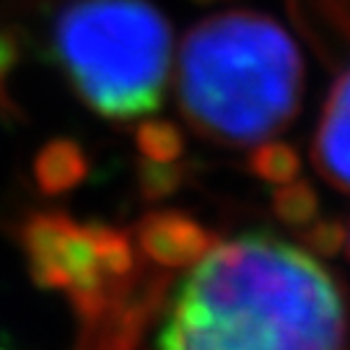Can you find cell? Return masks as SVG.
Returning <instances> with one entry per match:
<instances>
[{
  "label": "cell",
  "mask_w": 350,
  "mask_h": 350,
  "mask_svg": "<svg viewBox=\"0 0 350 350\" xmlns=\"http://www.w3.org/2000/svg\"><path fill=\"white\" fill-rule=\"evenodd\" d=\"M18 65V39L8 29H0V109L13 112L8 96V78Z\"/></svg>",
  "instance_id": "cell-12"
},
{
  "label": "cell",
  "mask_w": 350,
  "mask_h": 350,
  "mask_svg": "<svg viewBox=\"0 0 350 350\" xmlns=\"http://www.w3.org/2000/svg\"><path fill=\"white\" fill-rule=\"evenodd\" d=\"M345 239H348V234H345L338 224H332V221H319V224L306 234V241H309L312 250L319 252V254H332V252H338Z\"/></svg>",
  "instance_id": "cell-13"
},
{
  "label": "cell",
  "mask_w": 350,
  "mask_h": 350,
  "mask_svg": "<svg viewBox=\"0 0 350 350\" xmlns=\"http://www.w3.org/2000/svg\"><path fill=\"white\" fill-rule=\"evenodd\" d=\"M140 159L153 163H176L185 156V133L169 120H146L135 133Z\"/></svg>",
  "instance_id": "cell-8"
},
{
  "label": "cell",
  "mask_w": 350,
  "mask_h": 350,
  "mask_svg": "<svg viewBox=\"0 0 350 350\" xmlns=\"http://www.w3.org/2000/svg\"><path fill=\"white\" fill-rule=\"evenodd\" d=\"M138 179L143 195L148 200H159V198H166V195H172V192H176V189L182 187L185 172L176 163H153L140 159Z\"/></svg>",
  "instance_id": "cell-11"
},
{
  "label": "cell",
  "mask_w": 350,
  "mask_h": 350,
  "mask_svg": "<svg viewBox=\"0 0 350 350\" xmlns=\"http://www.w3.org/2000/svg\"><path fill=\"white\" fill-rule=\"evenodd\" d=\"M0 350H3V348H0Z\"/></svg>",
  "instance_id": "cell-16"
},
{
  "label": "cell",
  "mask_w": 350,
  "mask_h": 350,
  "mask_svg": "<svg viewBox=\"0 0 350 350\" xmlns=\"http://www.w3.org/2000/svg\"><path fill=\"white\" fill-rule=\"evenodd\" d=\"M198 3H213V0H198Z\"/></svg>",
  "instance_id": "cell-14"
},
{
  "label": "cell",
  "mask_w": 350,
  "mask_h": 350,
  "mask_svg": "<svg viewBox=\"0 0 350 350\" xmlns=\"http://www.w3.org/2000/svg\"><path fill=\"white\" fill-rule=\"evenodd\" d=\"M88 174L83 148L70 138H55L37 153L34 176L44 195H65L75 189Z\"/></svg>",
  "instance_id": "cell-7"
},
{
  "label": "cell",
  "mask_w": 350,
  "mask_h": 350,
  "mask_svg": "<svg viewBox=\"0 0 350 350\" xmlns=\"http://www.w3.org/2000/svg\"><path fill=\"white\" fill-rule=\"evenodd\" d=\"M304 60L293 37L260 11H224L187 31L176 57V99L202 138L247 148L299 114Z\"/></svg>",
  "instance_id": "cell-2"
},
{
  "label": "cell",
  "mask_w": 350,
  "mask_h": 350,
  "mask_svg": "<svg viewBox=\"0 0 350 350\" xmlns=\"http://www.w3.org/2000/svg\"><path fill=\"white\" fill-rule=\"evenodd\" d=\"M348 250H350V234H348Z\"/></svg>",
  "instance_id": "cell-15"
},
{
  "label": "cell",
  "mask_w": 350,
  "mask_h": 350,
  "mask_svg": "<svg viewBox=\"0 0 350 350\" xmlns=\"http://www.w3.org/2000/svg\"><path fill=\"white\" fill-rule=\"evenodd\" d=\"M273 208L275 213L291 226H306L309 221L317 218L319 211V198L317 192L309 187V182L304 179H293L288 185H280L275 189V198H273Z\"/></svg>",
  "instance_id": "cell-10"
},
{
  "label": "cell",
  "mask_w": 350,
  "mask_h": 350,
  "mask_svg": "<svg viewBox=\"0 0 350 350\" xmlns=\"http://www.w3.org/2000/svg\"><path fill=\"white\" fill-rule=\"evenodd\" d=\"M21 250L31 278L42 288L63 291L86 322L120 304L135 265L125 234L101 224H81L65 213L26 218Z\"/></svg>",
  "instance_id": "cell-4"
},
{
  "label": "cell",
  "mask_w": 350,
  "mask_h": 350,
  "mask_svg": "<svg viewBox=\"0 0 350 350\" xmlns=\"http://www.w3.org/2000/svg\"><path fill=\"white\" fill-rule=\"evenodd\" d=\"M55 52L88 109L127 122L163 101L172 26L150 0H70L55 21Z\"/></svg>",
  "instance_id": "cell-3"
},
{
  "label": "cell",
  "mask_w": 350,
  "mask_h": 350,
  "mask_svg": "<svg viewBox=\"0 0 350 350\" xmlns=\"http://www.w3.org/2000/svg\"><path fill=\"white\" fill-rule=\"evenodd\" d=\"M250 169L254 176L280 187V185L299 179L301 159L296 148H291L288 143L265 140L260 146H254V153L250 156Z\"/></svg>",
  "instance_id": "cell-9"
},
{
  "label": "cell",
  "mask_w": 350,
  "mask_h": 350,
  "mask_svg": "<svg viewBox=\"0 0 350 350\" xmlns=\"http://www.w3.org/2000/svg\"><path fill=\"white\" fill-rule=\"evenodd\" d=\"M213 244L211 231L185 213H150L138 224L140 252L163 267H192L213 250Z\"/></svg>",
  "instance_id": "cell-6"
},
{
  "label": "cell",
  "mask_w": 350,
  "mask_h": 350,
  "mask_svg": "<svg viewBox=\"0 0 350 350\" xmlns=\"http://www.w3.org/2000/svg\"><path fill=\"white\" fill-rule=\"evenodd\" d=\"M348 312L312 254L262 234L215 241L189 267L156 350H345Z\"/></svg>",
  "instance_id": "cell-1"
},
{
  "label": "cell",
  "mask_w": 350,
  "mask_h": 350,
  "mask_svg": "<svg viewBox=\"0 0 350 350\" xmlns=\"http://www.w3.org/2000/svg\"><path fill=\"white\" fill-rule=\"evenodd\" d=\"M312 159L327 185L350 195V65L335 78L327 94Z\"/></svg>",
  "instance_id": "cell-5"
}]
</instances>
